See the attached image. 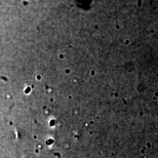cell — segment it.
<instances>
[{
    "label": "cell",
    "mask_w": 158,
    "mask_h": 158,
    "mask_svg": "<svg viewBox=\"0 0 158 158\" xmlns=\"http://www.w3.org/2000/svg\"><path fill=\"white\" fill-rule=\"evenodd\" d=\"M124 43H125V44H128V43H129V40H125V41H124Z\"/></svg>",
    "instance_id": "2"
},
{
    "label": "cell",
    "mask_w": 158,
    "mask_h": 158,
    "mask_svg": "<svg viewBox=\"0 0 158 158\" xmlns=\"http://www.w3.org/2000/svg\"><path fill=\"white\" fill-rule=\"evenodd\" d=\"M152 145H151V143H147V147H151Z\"/></svg>",
    "instance_id": "1"
}]
</instances>
